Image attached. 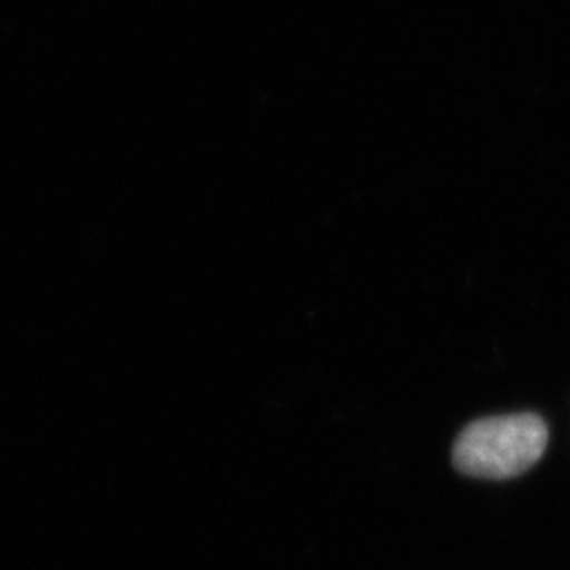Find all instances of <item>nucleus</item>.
Segmentation results:
<instances>
[{
    "instance_id": "obj_1",
    "label": "nucleus",
    "mask_w": 570,
    "mask_h": 570,
    "mask_svg": "<svg viewBox=\"0 0 570 570\" xmlns=\"http://www.w3.org/2000/svg\"><path fill=\"white\" fill-rule=\"evenodd\" d=\"M550 444L537 412L487 416L469 423L452 446L456 471L480 480H511L534 468Z\"/></svg>"
}]
</instances>
